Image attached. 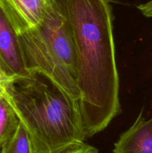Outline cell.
<instances>
[{
    "label": "cell",
    "instance_id": "6",
    "mask_svg": "<svg viewBox=\"0 0 152 153\" xmlns=\"http://www.w3.org/2000/svg\"><path fill=\"white\" fill-rule=\"evenodd\" d=\"M113 153H152V117L146 120L142 111L132 126L121 134Z\"/></svg>",
    "mask_w": 152,
    "mask_h": 153
},
{
    "label": "cell",
    "instance_id": "12",
    "mask_svg": "<svg viewBox=\"0 0 152 153\" xmlns=\"http://www.w3.org/2000/svg\"><path fill=\"white\" fill-rule=\"evenodd\" d=\"M0 153H1V150H0Z\"/></svg>",
    "mask_w": 152,
    "mask_h": 153
},
{
    "label": "cell",
    "instance_id": "1",
    "mask_svg": "<svg viewBox=\"0 0 152 153\" xmlns=\"http://www.w3.org/2000/svg\"><path fill=\"white\" fill-rule=\"evenodd\" d=\"M74 46L80 114L86 137L104 130L120 111L113 16L109 0H52Z\"/></svg>",
    "mask_w": 152,
    "mask_h": 153
},
{
    "label": "cell",
    "instance_id": "9",
    "mask_svg": "<svg viewBox=\"0 0 152 153\" xmlns=\"http://www.w3.org/2000/svg\"><path fill=\"white\" fill-rule=\"evenodd\" d=\"M61 153H98V150L95 149V147L86 144V143H83V144L80 145V146H75L74 148L68 149V150L65 151Z\"/></svg>",
    "mask_w": 152,
    "mask_h": 153
},
{
    "label": "cell",
    "instance_id": "7",
    "mask_svg": "<svg viewBox=\"0 0 152 153\" xmlns=\"http://www.w3.org/2000/svg\"><path fill=\"white\" fill-rule=\"evenodd\" d=\"M19 123L10 102L4 96L0 95V150L14 134Z\"/></svg>",
    "mask_w": 152,
    "mask_h": 153
},
{
    "label": "cell",
    "instance_id": "10",
    "mask_svg": "<svg viewBox=\"0 0 152 153\" xmlns=\"http://www.w3.org/2000/svg\"><path fill=\"white\" fill-rule=\"evenodd\" d=\"M13 79L0 68V95L4 96L7 86Z\"/></svg>",
    "mask_w": 152,
    "mask_h": 153
},
{
    "label": "cell",
    "instance_id": "8",
    "mask_svg": "<svg viewBox=\"0 0 152 153\" xmlns=\"http://www.w3.org/2000/svg\"><path fill=\"white\" fill-rule=\"evenodd\" d=\"M1 153H34L29 136L21 122L13 136L2 146Z\"/></svg>",
    "mask_w": 152,
    "mask_h": 153
},
{
    "label": "cell",
    "instance_id": "2",
    "mask_svg": "<svg viewBox=\"0 0 152 153\" xmlns=\"http://www.w3.org/2000/svg\"><path fill=\"white\" fill-rule=\"evenodd\" d=\"M4 97L28 132L34 153H61L86 138L77 102L46 75L13 78Z\"/></svg>",
    "mask_w": 152,
    "mask_h": 153
},
{
    "label": "cell",
    "instance_id": "3",
    "mask_svg": "<svg viewBox=\"0 0 152 153\" xmlns=\"http://www.w3.org/2000/svg\"><path fill=\"white\" fill-rule=\"evenodd\" d=\"M17 34L28 73L37 71L46 75L79 104L80 94L72 40L52 1L37 25Z\"/></svg>",
    "mask_w": 152,
    "mask_h": 153
},
{
    "label": "cell",
    "instance_id": "4",
    "mask_svg": "<svg viewBox=\"0 0 152 153\" xmlns=\"http://www.w3.org/2000/svg\"><path fill=\"white\" fill-rule=\"evenodd\" d=\"M0 68L12 78L28 74L17 31L0 3Z\"/></svg>",
    "mask_w": 152,
    "mask_h": 153
},
{
    "label": "cell",
    "instance_id": "11",
    "mask_svg": "<svg viewBox=\"0 0 152 153\" xmlns=\"http://www.w3.org/2000/svg\"><path fill=\"white\" fill-rule=\"evenodd\" d=\"M137 8L142 12L145 16L152 17V0L145 4H139L137 6Z\"/></svg>",
    "mask_w": 152,
    "mask_h": 153
},
{
    "label": "cell",
    "instance_id": "5",
    "mask_svg": "<svg viewBox=\"0 0 152 153\" xmlns=\"http://www.w3.org/2000/svg\"><path fill=\"white\" fill-rule=\"evenodd\" d=\"M0 3L18 33L37 25L52 0H0Z\"/></svg>",
    "mask_w": 152,
    "mask_h": 153
}]
</instances>
